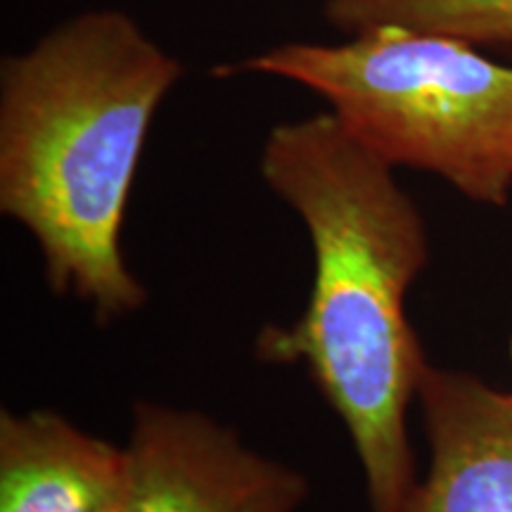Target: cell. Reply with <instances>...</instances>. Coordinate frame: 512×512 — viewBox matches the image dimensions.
<instances>
[{"label": "cell", "instance_id": "ba28073f", "mask_svg": "<svg viewBox=\"0 0 512 512\" xmlns=\"http://www.w3.org/2000/svg\"><path fill=\"white\" fill-rule=\"evenodd\" d=\"M510 358H512V339H510Z\"/></svg>", "mask_w": 512, "mask_h": 512}, {"label": "cell", "instance_id": "3957f363", "mask_svg": "<svg viewBox=\"0 0 512 512\" xmlns=\"http://www.w3.org/2000/svg\"><path fill=\"white\" fill-rule=\"evenodd\" d=\"M214 74L299 83L392 169L427 171L489 207L510 200L512 64L463 38L375 24L344 43H283Z\"/></svg>", "mask_w": 512, "mask_h": 512}, {"label": "cell", "instance_id": "7a4b0ae2", "mask_svg": "<svg viewBox=\"0 0 512 512\" xmlns=\"http://www.w3.org/2000/svg\"><path fill=\"white\" fill-rule=\"evenodd\" d=\"M181 79L121 10L64 19L0 62V211L34 235L50 290L100 323L145 304L121 228L152 119Z\"/></svg>", "mask_w": 512, "mask_h": 512}, {"label": "cell", "instance_id": "8992f818", "mask_svg": "<svg viewBox=\"0 0 512 512\" xmlns=\"http://www.w3.org/2000/svg\"><path fill=\"white\" fill-rule=\"evenodd\" d=\"M124 467V448L57 413L0 415V512L117 510Z\"/></svg>", "mask_w": 512, "mask_h": 512}, {"label": "cell", "instance_id": "52a82bcc", "mask_svg": "<svg viewBox=\"0 0 512 512\" xmlns=\"http://www.w3.org/2000/svg\"><path fill=\"white\" fill-rule=\"evenodd\" d=\"M323 15L347 36L375 24H401L479 48H512V0H325Z\"/></svg>", "mask_w": 512, "mask_h": 512}, {"label": "cell", "instance_id": "9c48e42d", "mask_svg": "<svg viewBox=\"0 0 512 512\" xmlns=\"http://www.w3.org/2000/svg\"><path fill=\"white\" fill-rule=\"evenodd\" d=\"M110 512H117V510H110Z\"/></svg>", "mask_w": 512, "mask_h": 512}, {"label": "cell", "instance_id": "5b68a950", "mask_svg": "<svg viewBox=\"0 0 512 512\" xmlns=\"http://www.w3.org/2000/svg\"><path fill=\"white\" fill-rule=\"evenodd\" d=\"M418 401L432 458L406 512H512V394L427 366Z\"/></svg>", "mask_w": 512, "mask_h": 512}, {"label": "cell", "instance_id": "6da1fadb", "mask_svg": "<svg viewBox=\"0 0 512 512\" xmlns=\"http://www.w3.org/2000/svg\"><path fill=\"white\" fill-rule=\"evenodd\" d=\"M259 169L309 230L313 287L294 323L261 330L256 356L306 368L347 427L370 512H406L418 486L408 408L430 366L406 316L430 259L425 221L332 112L273 126Z\"/></svg>", "mask_w": 512, "mask_h": 512}, {"label": "cell", "instance_id": "277c9868", "mask_svg": "<svg viewBox=\"0 0 512 512\" xmlns=\"http://www.w3.org/2000/svg\"><path fill=\"white\" fill-rule=\"evenodd\" d=\"M117 512H297V470L247 448L195 411L138 403Z\"/></svg>", "mask_w": 512, "mask_h": 512}]
</instances>
